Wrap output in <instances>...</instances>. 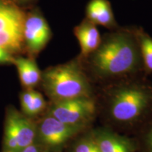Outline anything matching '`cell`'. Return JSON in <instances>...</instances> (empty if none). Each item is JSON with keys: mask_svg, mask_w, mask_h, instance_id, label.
<instances>
[{"mask_svg": "<svg viewBox=\"0 0 152 152\" xmlns=\"http://www.w3.org/2000/svg\"><path fill=\"white\" fill-rule=\"evenodd\" d=\"M111 95V115L121 122L135 120L145 109L151 99L149 91L138 84L121 85L114 89Z\"/></svg>", "mask_w": 152, "mask_h": 152, "instance_id": "cell-3", "label": "cell"}, {"mask_svg": "<svg viewBox=\"0 0 152 152\" xmlns=\"http://www.w3.org/2000/svg\"><path fill=\"white\" fill-rule=\"evenodd\" d=\"M100 152H134L132 142L124 137L109 131H99L93 134Z\"/></svg>", "mask_w": 152, "mask_h": 152, "instance_id": "cell-11", "label": "cell"}, {"mask_svg": "<svg viewBox=\"0 0 152 152\" xmlns=\"http://www.w3.org/2000/svg\"><path fill=\"white\" fill-rule=\"evenodd\" d=\"M84 60H87L93 73L102 78L136 72L142 63L137 28L118 27L110 30L102 37L96 50Z\"/></svg>", "mask_w": 152, "mask_h": 152, "instance_id": "cell-1", "label": "cell"}, {"mask_svg": "<svg viewBox=\"0 0 152 152\" xmlns=\"http://www.w3.org/2000/svg\"><path fill=\"white\" fill-rule=\"evenodd\" d=\"M20 152H43V151L42 149L41 146H39V144H35V143L31 144V145L25 148V149H23Z\"/></svg>", "mask_w": 152, "mask_h": 152, "instance_id": "cell-17", "label": "cell"}, {"mask_svg": "<svg viewBox=\"0 0 152 152\" xmlns=\"http://www.w3.org/2000/svg\"><path fill=\"white\" fill-rule=\"evenodd\" d=\"M148 143H149V149L152 152V131L149 135V138H148Z\"/></svg>", "mask_w": 152, "mask_h": 152, "instance_id": "cell-18", "label": "cell"}, {"mask_svg": "<svg viewBox=\"0 0 152 152\" xmlns=\"http://www.w3.org/2000/svg\"><path fill=\"white\" fill-rule=\"evenodd\" d=\"M96 26L85 18L74 28V35L77 38L80 47V54L78 56L80 60L87 58L100 45L102 37Z\"/></svg>", "mask_w": 152, "mask_h": 152, "instance_id": "cell-9", "label": "cell"}, {"mask_svg": "<svg viewBox=\"0 0 152 152\" xmlns=\"http://www.w3.org/2000/svg\"><path fill=\"white\" fill-rule=\"evenodd\" d=\"M41 85L52 102L92 97V87L78 58L42 72Z\"/></svg>", "mask_w": 152, "mask_h": 152, "instance_id": "cell-2", "label": "cell"}, {"mask_svg": "<svg viewBox=\"0 0 152 152\" xmlns=\"http://www.w3.org/2000/svg\"><path fill=\"white\" fill-rule=\"evenodd\" d=\"M95 102L92 97H80L52 102L48 115L63 123L85 125L95 113Z\"/></svg>", "mask_w": 152, "mask_h": 152, "instance_id": "cell-6", "label": "cell"}, {"mask_svg": "<svg viewBox=\"0 0 152 152\" xmlns=\"http://www.w3.org/2000/svg\"><path fill=\"white\" fill-rule=\"evenodd\" d=\"M21 1H31V0H21Z\"/></svg>", "mask_w": 152, "mask_h": 152, "instance_id": "cell-19", "label": "cell"}, {"mask_svg": "<svg viewBox=\"0 0 152 152\" xmlns=\"http://www.w3.org/2000/svg\"><path fill=\"white\" fill-rule=\"evenodd\" d=\"M85 18L96 26L110 30L119 27L109 0H90L85 8Z\"/></svg>", "mask_w": 152, "mask_h": 152, "instance_id": "cell-10", "label": "cell"}, {"mask_svg": "<svg viewBox=\"0 0 152 152\" xmlns=\"http://www.w3.org/2000/svg\"><path fill=\"white\" fill-rule=\"evenodd\" d=\"M37 127L36 138L45 147L58 148L80 132L85 125H74L63 123L50 115L42 120Z\"/></svg>", "mask_w": 152, "mask_h": 152, "instance_id": "cell-8", "label": "cell"}, {"mask_svg": "<svg viewBox=\"0 0 152 152\" xmlns=\"http://www.w3.org/2000/svg\"><path fill=\"white\" fill-rule=\"evenodd\" d=\"M36 125L29 117L19 113L13 106L6 113L2 152H20L35 143Z\"/></svg>", "mask_w": 152, "mask_h": 152, "instance_id": "cell-5", "label": "cell"}, {"mask_svg": "<svg viewBox=\"0 0 152 152\" xmlns=\"http://www.w3.org/2000/svg\"><path fill=\"white\" fill-rule=\"evenodd\" d=\"M23 114L28 117L40 113L46 107V102L41 93L34 89H26L20 95Z\"/></svg>", "mask_w": 152, "mask_h": 152, "instance_id": "cell-13", "label": "cell"}, {"mask_svg": "<svg viewBox=\"0 0 152 152\" xmlns=\"http://www.w3.org/2000/svg\"><path fill=\"white\" fill-rule=\"evenodd\" d=\"M52 33L48 23L37 10L26 13L23 28L24 49L35 58L51 40Z\"/></svg>", "mask_w": 152, "mask_h": 152, "instance_id": "cell-7", "label": "cell"}, {"mask_svg": "<svg viewBox=\"0 0 152 152\" xmlns=\"http://www.w3.org/2000/svg\"><path fill=\"white\" fill-rule=\"evenodd\" d=\"M74 152H100L93 134L82 138L76 144Z\"/></svg>", "mask_w": 152, "mask_h": 152, "instance_id": "cell-15", "label": "cell"}, {"mask_svg": "<svg viewBox=\"0 0 152 152\" xmlns=\"http://www.w3.org/2000/svg\"><path fill=\"white\" fill-rule=\"evenodd\" d=\"M26 13L12 0H0V47L13 53L24 50Z\"/></svg>", "mask_w": 152, "mask_h": 152, "instance_id": "cell-4", "label": "cell"}, {"mask_svg": "<svg viewBox=\"0 0 152 152\" xmlns=\"http://www.w3.org/2000/svg\"><path fill=\"white\" fill-rule=\"evenodd\" d=\"M14 64L16 66L19 78L26 89H34L41 83L42 72L35 58L18 56L15 58Z\"/></svg>", "mask_w": 152, "mask_h": 152, "instance_id": "cell-12", "label": "cell"}, {"mask_svg": "<svg viewBox=\"0 0 152 152\" xmlns=\"http://www.w3.org/2000/svg\"><path fill=\"white\" fill-rule=\"evenodd\" d=\"M15 58L13 53L0 47V64H14Z\"/></svg>", "mask_w": 152, "mask_h": 152, "instance_id": "cell-16", "label": "cell"}, {"mask_svg": "<svg viewBox=\"0 0 152 152\" xmlns=\"http://www.w3.org/2000/svg\"><path fill=\"white\" fill-rule=\"evenodd\" d=\"M137 34L142 64L148 71L152 72V37L141 28H137Z\"/></svg>", "mask_w": 152, "mask_h": 152, "instance_id": "cell-14", "label": "cell"}]
</instances>
